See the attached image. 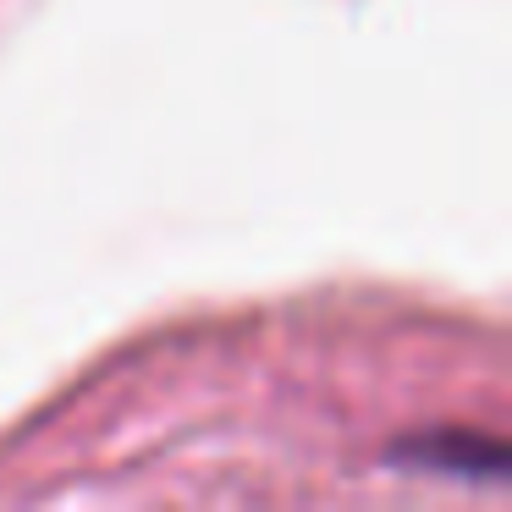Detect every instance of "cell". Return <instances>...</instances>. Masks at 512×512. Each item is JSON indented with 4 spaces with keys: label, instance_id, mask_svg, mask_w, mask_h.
<instances>
[{
    "label": "cell",
    "instance_id": "obj_1",
    "mask_svg": "<svg viewBox=\"0 0 512 512\" xmlns=\"http://www.w3.org/2000/svg\"><path fill=\"white\" fill-rule=\"evenodd\" d=\"M408 457L419 468H435V474H468V479H501V468H507V452H501L496 441H479V435L419 441Z\"/></svg>",
    "mask_w": 512,
    "mask_h": 512
}]
</instances>
